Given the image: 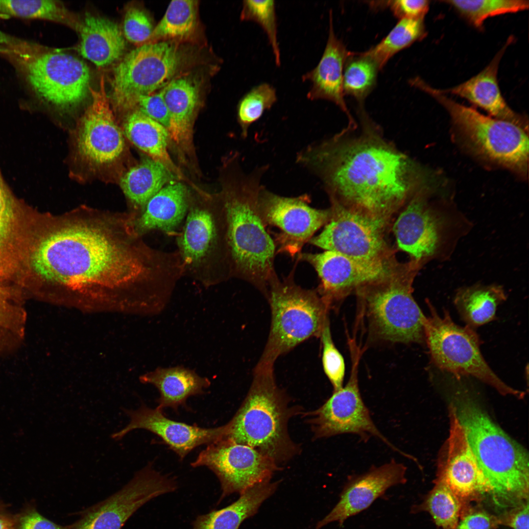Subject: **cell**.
<instances>
[{
  "mask_svg": "<svg viewBox=\"0 0 529 529\" xmlns=\"http://www.w3.org/2000/svg\"><path fill=\"white\" fill-rule=\"evenodd\" d=\"M132 212L82 205L44 218L31 250L39 283L63 300L164 301L180 277L174 251L150 246L135 229Z\"/></svg>",
  "mask_w": 529,
  "mask_h": 529,
  "instance_id": "obj_1",
  "label": "cell"
},
{
  "mask_svg": "<svg viewBox=\"0 0 529 529\" xmlns=\"http://www.w3.org/2000/svg\"><path fill=\"white\" fill-rule=\"evenodd\" d=\"M376 133L368 130L345 140L339 133L313 142L297 153L295 161L319 179L330 198L387 220L433 181L432 175Z\"/></svg>",
  "mask_w": 529,
  "mask_h": 529,
  "instance_id": "obj_2",
  "label": "cell"
},
{
  "mask_svg": "<svg viewBox=\"0 0 529 529\" xmlns=\"http://www.w3.org/2000/svg\"><path fill=\"white\" fill-rule=\"evenodd\" d=\"M239 161L238 157L228 161L219 194L226 215L232 278L249 283L266 297L279 279L274 268L276 245L259 209L262 180L269 166L245 173Z\"/></svg>",
  "mask_w": 529,
  "mask_h": 529,
  "instance_id": "obj_3",
  "label": "cell"
},
{
  "mask_svg": "<svg viewBox=\"0 0 529 529\" xmlns=\"http://www.w3.org/2000/svg\"><path fill=\"white\" fill-rule=\"evenodd\" d=\"M452 407L462 426L488 489L499 507L528 499L529 456L464 391L457 390Z\"/></svg>",
  "mask_w": 529,
  "mask_h": 529,
  "instance_id": "obj_4",
  "label": "cell"
},
{
  "mask_svg": "<svg viewBox=\"0 0 529 529\" xmlns=\"http://www.w3.org/2000/svg\"><path fill=\"white\" fill-rule=\"evenodd\" d=\"M276 383L273 370L254 369L251 386L241 406L226 424L223 438L254 448L281 466L301 449L288 431L291 418L302 414L301 407Z\"/></svg>",
  "mask_w": 529,
  "mask_h": 529,
  "instance_id": "obj_5",
  "label": "cell"
},
{
  "mask_svg": "<svg viewBox=\"0 0 529 529\" xmlns=\"http://www.w3.org/2000/svg\"><path fill=\"white\" fill-rule=\"evenodd\" d=\"M191 192L184 224L176 235L184 276L206 288L232 278L224 209L218 195Z\"/></svg>",
  "mask_w": 529,
  "mask_h": 529,
  "instance_id": "obj_6",
  "label": "cell"
},
{
  "mask_svg": "<svg viewBox=\"0 0 529 529\" xmlns=\"http://www.w3.org/2000/svg\"><path fill=\"white\" fill-rule=\"evenodd\" d=\"M422 261L396 266L382 279L357 290L369 331L391 342L421 343L426 316L412 296V284Z\"/></svg>",
  "mask_w": 529,
  "mask_h": 529,
  "instance_id": "obj_7",
  "label": "cell"
},
{
  "mask_svg": "<svg viewBox=\"0 0 529 529\" xmlns=\"http://www.w3.org/2000/svg\"><path fill=\"white\" fill-rule=\"evenodd\" d=\"M414 86L445 108L459 135L474 153L517 175H527L528 131L513 123L485 116L459 103L422 79H417Z\"/></svg>",
  "mask_w": 529,
  "mask_h": 529,
  "instance_id": "obj_8",
  "label": "cell"
},
{
  "mask_svg": "<svg viewBox=\"0 0 529 529\" xmlns=\"http://www.w3.org/2000/svg\"><path fill=\"white\" fill-rule=\"evenodd\" d=\"M294 268L282 281L272 283L267 299L271 320L270 332L255 369H274L276 359L312 337H320L329 308L316 290L307 289L294 281Z\"/></svg>",
  "mask_w": 529,
  "mask_h": 529,
  "instance_id": "obj_9",
  "label": "cell"
},
{
  "mask_svg": "<svg viewBox=\"0 0 529 529\" xmlns=\"http://www.w3.org/2000/svg\"><path fill=\"white\" fill-rule=\"evenodd\" d=\"M428 305L430 314L424 322V339L436 367L457 379L473 376L502 395L523 397L524 392L507 385L488 366L480 351L479 337L472 328L456 324L447 311L441 316L430 303Z\"/></svg>",
  "mask_w": 529,
  "mask_h": 529,
  "instance_id": "obj_10",
  "label": "cell"
},
{
  "mask_svg": "<svg viewBox=\"0 0 529 529\" xmlns=\"http://www.w3.org/2000/svg\"><path fill=\"white\" fill-rule=\"evenodd\" d=\"M184 54L172 40L150 42L127 53L113 70L111 99L119 110H132L141 96L162 89L180 71Z\"/></svg>",
  "mask_w": 529,
  "mask_h": 529,
  "instance_id": "obj_11",
  "label": "cell"
},
{
  "mask_svg": "<svg viewBox=\"0 0 529 529\" xmlns=\"http://www.w3.org/2000/svg\"><path fill=\"white\" fill-rule=\"evenodd\" d=\"M352 360L350 378L340 389L332 395L317 409L303 412L311 426L313 439L327 438L351 433L358 435L364 441L371 437L381 440L393 451L409 459L414 458L394 445L381 433L373 422L364 403L359 389L358 370L361 350L355 340H349Z\"/></svg>",
  "mask_w": 529,
  "mask_h": 529,
  "instance_id": "obj_12",
  "label": "cell"
},
{
  "mask_svg": "<svg viewBox=\"0 0 529 529\" xmlns=\"http://www.w3.org/2000/svg\"><path fill=\"white\" fill-rule=\"evenodd\" d=\"M24 64L28 83L44 101L63 110L82 104L90 94V70L81 60L59 50L36 47Z\"/></svg>",
  "mask_w": 529,
  "mask_h": 529,
  "instance_id": "obj_13",
  "label": "cell"
},
{
  "mask_svg": "<svg viewBox=\"0 0 529 529\" xmlns=\"http://www.w3.org/2000/svg\"><path fill=\"white\" fill-rule=\"evenodd\" d=\"M433 187H425L410 198L393 225L399 248L414 260H424L443 255L456 236L457 219L428 201Z\"/></svg>",
  "mask_w": 529,
  "mask_h": 529,
  "instance_id": "obj_14",
  "label": "cell"
},
{
  "mask_svg": "<svg viewBox=\"0 0 529 529\" xmlns=\"http://www.w3.org/2000/svg\"><path fill=\"white\" fill-rule=\"evenodd\" d=\"M92 101L79 119L74 133L78 161L93 173L110 168L125 151L123 132L118 125L101 76L98 90L90 88Z\"/></svg>",
  "mask_w": 529,
  "mask_h": 529,
  "instance_id": "obj_15",
  "label": "cell"
},
{
  "mask_svg": "<svg viewBox=\"0 0 529 529\" xmlns=\"http://www.w3.org/2000/svg\"><path fill=\"white\" fill-rule=\"evenodd\" d=\"M311 200L307 193L284 196L263 186L259 196V212L266 228H274L278 231L274 234V240L276 253L298 255L304 245L329 221L330 209L313 208L310 205Z\"/></svg>",
  "mask_w": 529,
  "mask_h": 529,
  "instance_id": "obj_16",
  "label": "cell"
},
{
  "mask_svg": "<svg viewBox=\"0 0 529 529\" xmlns=\"http://www.w3.org/2000/svg\"><path fill=\"white\" fill-rule=\"evenodd\" d=\"M175 479L162 474L149 462L120 490L81 511L72 529H121L144 505L176 490Z\"/></svg>",
  "mask_w": 529,
  "mask_h": 529,
  "instance_id": "obj_17",
  "label": "cell"
},
{
  "mask_svg": "<svg viewBox=\"0 0 529 529\" xmlns=\"http://www.w3.org/2000/svg\"><path fill=\"white\" fill-rule=\"evenodd\" d=\"M331 216L322 231L309 241L325 250L355 258L388 257L385 240L387 220L371 216L330 199Z\"/></svg>",
  "mask_w": 529,
  "mask_h": 529,
  "instance_id": "obj_18",
  "label": "cell"
},
{
  "mask_svg": "<svg viewBox=\"0 0 529 529\" xmlns=\"http://www.w3.org/2000/svg\"><path fill=\"white\" fill-rule=\"evenodd\" d=\"M191 466H205L215 473L221 485L220 501L270 481L274 473L281 469L254 448L225 438L208 445Z\"/></svg>",
  "mask_w": 529,
  "mask_h": 529,
  "instance_id": "obj_19",
  "label": "cell"
},
{
  "mask_svg": "<svg viewBox=\"0 0 529 529\" xmlns=\"http://www.w3.org/2000/svg\"><path fill=\"white\" fill-rule=\"evenodd\" d=\"M297 259L316 271L320 280L316 291L329 310L352 290L383 279L396 266L388 257L361 259L328 250L300 253Z\"/></svg>",
  "mask_w": 529,
  "mask_h": 529,
  "instance_id": "obj_20",
  "label": "cell"
},
{
  "mask_svg": "<svg viewBox=\"0 0 529 529\" xmlns=\"http://www.w3.org/2000/svg\"><path fill=\"white\" fill-rule=\"evenodd\" d=\"M122 409L129 417V422L123 429L112 433V439L119 441L133 430L144 429L159 436L180 459L195 448L218 440L226 434V424L212 428L189 425L170 419L162 410L150 408L144 404L136 409Z\"/></svg>",
  "mask_w": 529,
  "mask_h": 529,
  "instance_id": "obj_21",
  "label": "cell"
},
{
  "mask_svg": "<svg viewBox=\"0 0 529 529\" xmlns=\"http://www.w3.org/2000/svg\"><path fill=\"white\" fill-rule=\"evenodd\" d=\"M407 468L392 459L366 472L350 477L333 509L316 525V529L337 522L340 526L348 518L369 507L390 487L407 482Z\"/></svg>",
  "mask_w": 529,
  "mask_h": 529,
  "instance_id": "obj_22",
  "label": "cell"
},
{
  "mask_svg": "<svg viewBox=\"0 0 529 529\" xmlns=\"http://www.w3.org/2000/svg\"><path fill=\"white\" fill-rule=\"evenodd\" d=\"M169 122L168 131L170 144L175 147L181 162L194 166L193 127L200 105L198 83L192 77L181 76L172 79L162 89Z\"/></svg>",
  "mask_w": 529,
  "mask_h": 529,
  "instance_id": "obj_23",
  "label": "cell"
},
{
  "mask_svg": "<svg viewBox=\"0 0 529 529\" xmlns=\"http://www.w3.org/2000/svg\"><path fill=\"white\" fill-rule=\"evenodd\" d=\"M447 459L439 479L461 501L488 489L465 433L451 407Z\"/></svg>",
  "mask_w": 529,
  "mask_h": 529,
  "instance_id": "obj_24",
  "label": "cell"
},
{
  "mask_svg": "<svg viewBox=\"0 0 529 529\" xmlns=\"http://www.w3.org/2000/svg\"><path fill=\"white\" fill-rule=\"evenodd\" d=\"M512 40L513 39L509 38L490 63L478 74L458 85L441 91L466 99L486 111L492 117L511 122L528 131V120L509 107L498 83L500 62Z\"/></svg>",
  "mask_w": 529,
  "mask_h": 529,
  "instance_id": "obj_25",
  "label": "cell"
},
{
  "mask_svg": "<svg viewBox=\"0 0 529 529\" xmlns=\"http://www.w3.org/2000/svg\"><path fill=\"white\" fill-rule=\"evenodd\" d=\"M350 52L335 33L331 10L328 37L322 56L317 66L304 74L302 79L312 84L307 95L308 99H324L335 103L346 114L350 126L354 127V122L344 98L343 86L344 66Z\"/></svg>",
  "mask_w": 529,
  "mask_h": 529,
  "instance_id": "obj_26",
  "label": "cell"
},
{
  "mask_svg": "<svg viewBox=\"0 0 529 529\" xmlns=\"http://www.w3.org/2000/svg\"><path fill=\"white\" fill-rule=\"evenodd\" d=\"M191 192L181 181L166 185L152 197L134 220L136 232L143 236L154 230L176 235L184 222Z\"/></svg>",
  "mask_w": 529,
  "mask_h": 529,
  "instance_id": "obj_27",
  "label": "cell"
},
{
  "mask_svg": "<svg viewBox=\"0 0 529 529\" xmlns=\"http://www.w3.org/2000/svg\"><path fill=\"white\" fill-rule=\"evenodd\" d=\"M79 33V53L97 67L109 66L124 53L125 40L122 31L107 18L86 13Z\"/></svg>",
  "mask_w": 529,
  "mask_h": 529,
  "instance_id": "obj_28",
  "label": "cell"
},
{
  "mask_svg": "<svg viewBox=\"0 0 529 529\" xmlns=\"http://www.w3.org/2000/svg\"><path fill=\"white\" fill-rule=\"evenodd\" d=\"M141 381L158 389L160 396L157 408L162 410L166 408L177 410L179 406L186 404L189 397L204 394L211 385L207 378L183 366L158 367L142 376Z\"/></svg>",
  "mask_w": 529,
  "mask_h": 529,
  "instance_id": "obj_29",
  "label": "cell"
},
{
  "mask_svg": "<svg viewBox=\"0 0 529 529\" xmlns=\"http://www.w3.org/2000/svg\"><path fill=\"white\" fill-rule=\"evenodd\" d=\"M123 132L134 145L148 157L163 164L180 181H186V177L169 154L170 139L165 127L139 110L133 109L125 117Z\"/></svg>",
  "mask_w": 529,
  "mask_h": 529,
  "instance_id": "obj_30",
  "label": "cell"
},
{
  "mask_svg": "<svg viewBox=\"0 0 529 529\" xmlns=\"http://www.w3.org/2000/svg\"><path fill=\"white\" fill-rule=\"evenodd\" d=\"M177 181L180 180L163 164L148 157L130 168L120 183L137 217L152 197L166 185Z\"/></svg>",
  "mask_w": 529,
  "mask_h": 529,
  "instance_id": "obj_31",
  "label": "cell"
},
{
  "mask_svg": "<svg viewBox=\"0 0 529 529\" xmlns=\"http://www.w3.org/2000/svg\"><path fill=\"white\" fill-rule=\"evenodd\" d=\"M279 483L269 481L251 487L229 505L198 516L192 529H238L243 521L257 512L262 504L275 492Z\"/></svg>",
  "mask_w": 529,
  "mask_h": 529,
  "instance_id": "obj_32",
  "label": "cell"
},
{
  "mask_svg": "<svg viewBox=\"0 0 529 529\" xmlns=\"http://www.w3.org/2000/svg\"><path fill=\"white\" fill-rule=\"evenodd\" d=\"M506 299L502 287L478 284L459 289L454 303L462 320L473 328L493 320L498 306Z\"/></svg>",
  "mask_w": 529,
  "mask_h": 529,
  "instance_id": "obj_33",
  "label": "cell"
},
{
  "mask_svg": "<svg viewBox=\"0 0 529 529\" xmlns=\"http://www.w3.org/2000/svg\"><path fill=\"white\" fill-rule=\"evenodd\" d=\"M22 240L20 215L0 178V280L7 277L17 268L21 257Z\"/></svg>",
  "mask_w": 529,
  "mask_h": 529,
  "instance_id": "obj_34",
  "label": "cell"
},
{
  "mask_svg": "<svg viewBox=\"0 0 529 529\" xmlns=\"http://www.w3.org/2000/svg\"><path fill=\"white\" fill-rule=\"evenodd\" d=\"M0 15L46 20L62 24L79 32L82 21L60 1L0 0Z\"/></svg>",
  "mask_w": 529,
  "mask_h": 529,
  "instance_id": "obj_35",
  "label": "cell"
},
{
  "mask_svg": "<svg viewBox=\"0 0 529 529\" xmlns=\"http://www.w3.org/2000/svg\"><path fill=\"white\" fill-rule=\"evenodd\" d=\"M424 18H404L382 41L365 51L382 69L396 53L424 39L427 32Z\"/></svg>",
  "mask_w": 529,
  "mask_h": 529,
  "instance_id": "obj_36",
  "label": "cell"
},
{
  "mask_svg": "<svg viewBox=\"0 0 529 529\" xmlns=\"http://www.w3.org/2000/svg\"><path fill=\"white\" fill-rule=\"evenodd\" d=\"M380 68L366 52H350L343 70L344 95L361 103L375 87Z\"/></svg>",
  "mask_w": 529,
  "mask_h": 529,
  "instance_id": "obj_37",
  "label": "cell"
},
{
  "mask_svg": "<svg viewBox=\"0 0 529 529\" xmlns=\"http://www.w3.org/2000/svg\"><path fill=\"white\" fill-rule=\"evenodd\" d=\"M197 13L196 1L172 0L164 16L154 28L149 40L188 38L196 29Z\"/></svg>",
  "mask_w": 529,
  "mask_h": 529,
  "instance_id": "obj_38",
  "label": "cell"
},
{
  "mask_svg": "<svg viewBox=\"0 0 529 529\" xmlns=\"http://www.w3.org/2000/svg\"><path fill=\"white\" fill-rule=\"evenodd\" d=\"M453 7L475 27L481 29L489 18L514 13L528 9L527 0H447L442 1Z\"/></svg>",
  "mask_w": 529,
  "mask_h": 529,
  "instance_id": "obj_39",
  "label": "cell"
},
{
  "mask_svg": "<svg viewBox=\"0 0 529 529\" xmlns=\"http://www.w3.org/2000/svg\"><path fill=\"white\" fill-rule=\"evenodd\" d=\"M461 506L460 500L438 479L423 504L413 506L411 511L426 510L438 526L443 529H456Z\"/></svg>",
  "mask_w": 529,
  "mask_h": 529,
  "instance_id": "obj_40",
  "label": "cell"
},
{
  "mask_svg": "<svg viewBox=\"0 0 529 529\" xmlns=\"http://www.w3.org/2000/svg\"><path fill=\"white\" fill-rule=\"evenodd\" d=\"M277 100L275 88L266 83L253 87L240 100L238 120L243 138L247 137L249 127L258 121Z\"/></svg>",
  "mask_w": 529,
  "mask_h": 529,
  "instance_id": "obj_41",
  "label": "cell"
},
{
  "mask_svg": "<svg viewBox=\"0 0 529 529\" xmlns=\"http://www.w3.org/2000/svg\"><path fill=\"white\" fill-rule=\"evenodd\" d=\"M242 20L258 23L266 33L271 47L275 64L281 65V54L278 40L275 1L245 0L243 1Z\"/></svg>",
  "mask_w": 529,
  "mask_h": 529,
  "instance_id": "obj_42",
  "label": "cell"
},
{
  "mask_svg": "<svg viewBox=\"0 0 529 529\" xmlns=\"http://www.w3.org/2000/svg\"><path fill=\"white\" fill-rule=\"evenodd\" d=\"M25 317L24 310L10 302L8 294L0 289V347L23 337Z\"/></svg>",
  "mask_w": 529,
  "mask_h": 529,
  "instance_id": "obj_43",
  "label": "cell"
},
{
  "mask_svg": "<svg viewBox=\"0 0 529 529\" xmlns=\"http://www.w3.org/2000/svg\"><path fill=\"white\" fill-rule=\"evenodd\" d=\"M320 337L323 347L322 361L323 369L334 388V391H336L343 387L345 365L342 356L333 341L329 318L325 323Z\"/></svg>",
  "mask_w": 529,
  "mask_h": 529,
  "instance_id": "obj_44",
  "label": "cell"
},
{
  "mask_svg": "<svg viewBox=\"0 0 529 529\" xmlns=\"http://www.w3.org/2000/svg\"><path fill=\"white\" fill-rule=\"evenodd\" d=\"M154 27L147 13L137 7H129L125 13L122 33L129 42L138 46L147 43Z\"/></svg>",
  "mask_w": 529,
  "mask_h": 529,
  "instance_id": "obj_45",
  "label": "cell"
},
{
  "mask_svg": "<svg viewBox=\"0 0 529 529\" xmlns=\"http://www.w3.org/2000/svg\"><path fill=\"white\" fill-rule=\"evenodd\" d=\"M133 109L139 110L168 130L169 116L162 89L157 93L140 96Z\"/></svg>",
  "mask_w": 529,
  "mask_h": 529,
  "instance_id": "obj_46",
  "label": "cell"
},
{
  "mask_svg": "<svg viewBox=\"0 0 529 529\" xmlns=\"http://www.w3.org/2000/svg\"><path fill=\"white\" fill-rule=\"evenodd\" d=\"M379 2V7H389L393 15L399 19L424 18L430 5V1L427 0H395Z\"/></svg>",
  "mask_w": 529,
  "mask_h": 529,
  "instance_id": "obj_47",
  "label": "cell"
},
{
  "mask_svg": "<svg viewBox=\"0 0 529 529\" xmlns=\"http://www.w3.org/2000/svg\"><path fill=\"white\" fill-rule=\"evenodd\" d=\"M17 529H72L71 525L62 526L45 518L36 511L22 517Z\"/></svg>",
  "mask_w": 529,
  "mask_h": 529,
  "instance_id": "obj_48",
  "label": "cell"
},
{
  "mask_svg": "<svg viewBox=\"0 0 529 529\" xmlns=\"http://www.w3.org/2000/svg\"><path fill=\"white\" fill-rule=\"evenodd\" d=\"M493 521L484 511H477L465 515L458 523L456 529H491Z\"/></svg>",
  "mask_w": 529,
  "mask_h": 529,
  "instance_id": "obj_49",
  "label": "cell"
},
{
  "mask_svg": "<svg viewBox=\"0 0 529 529\" xmlns=\"http://www.w3.org/2000/svg\"><path fill=\"white\" fill-rule=\"evenodd\" d=\"M529 510L528 500L507 516L505 525L512 529H529Z\"/></svg>",
  "mask_w": 529,
  "mask_h": 529,
  "instance_id": "obj_50",
  "label": "cell"
},
{
  "mask_svg": "<svg viewBox=\"0 0 529 529\" xmlns=\"http://www.w3.org/2000/svg\"><path fill=\"white\" fill-rule=\"evenodd\" d=\"M16 43L10 36L0 30V53H7L12 51L10 48Z\"/></svg>",
  "mask_w": 529,
  "mask_h": 529,
  "instance_id": "obj_51",
  "label": "cell"
},
{
  "mask_svg": "<svg viewBox=\"0 0 529 529\" xmlns=\"http://www.w3.org/2000/svg\"><path fill=\"white\" fill-rule=\"evenodd\" d=\"M0 529H17L14 522L10 518L0 516Z\"/></svg>",
  "mask_w": 529,
  "mask_h": 529,
  "instance_id": "obj_52",
  "label": "cell"
}]
</instances>
